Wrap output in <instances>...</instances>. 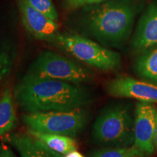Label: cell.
I'll list each match as a JSON object with an SVG mask.
<instances>
[{"instance_id":"7c38bea8","label":"cell","mask_w":157,"mask_h":157,"mask_svg":"<svg viewBox=\"0 0 157 157\" xmlns=\"http://www.w3.org/2000/svg\"><path fill=\"white\" fill-rule=\"evenodd\" d=\"M29 133L41 140L49 148L62 155H66L72 151L77 150L78 145L74 137L50 133L36 132L29 129Z\"/></svg>"},{"instance_id":"9c48e42d","label":"cell","mask_w":157,"mask_h":157,"mask_svg":"<svg viewBox=\"0 0 157 157\" xmlns=\"http://www.w3.org/2000/svg\"><path fill=\"white\" fill-rule=\"evenodd\" d=\"M19 8L23 25L29 33L38 39L52 41L58 34L56 21L35 9L27 0H19Z\"/></svg>"},{"instance_id":"30bf717a","label":"cell","mask_w":157,"mask_h":157,"mask_svg":"<svg viewBox=\"0 0 157 157\" xmlns=\"http://www.w3.org/2000/svg\"><path fill=\"white\" fill-rule=\"evenodd\" d=\"M133 48L143 50L157 44V5L148 7L138 22L133 36Z\"/></svg>"},{"instance_id":"ffe728a7","label":"cell","mask_w":157,"mask_h":157,"mask_svg":"<svg viewBox=\"0 0 157 157\" xmlns=\"http://www.w3.org/2000/svg\"><path fill=\"white\" fill-rule=\"evenodd\" d=\"M63 157H84L81 153L77 151H72L68 153V154L64 155Z\"/></svg>"},{"instance_id":"44dd1931","label":"cell","mask_w":157,"mask_h":157,"mask_svg":"<svg viewBox=\"0 0 157 157\" xmlns=\"http://www.w3.org/2000/svg\"><path fill=\"white\" fill-rule=\"evenodd\" d=\"M155 147L157 148V118H156V131H155V140H154Z\"/></svg>"},{"instance_id":"7a4b0ae2","label":"cell","mask_w":157,"mask_h":157,"mask_svg":"<svg viewBox=\"0 0 157 157\" xmlns=\"http://www.w3.org/2000/svg\"><path fill=\"white\" fill-rule=\"evenodd\" d=\"M135 11L126 0H115L93 7L86 15L84 25L94 38L103 44H117L129 36Z\"/></svg>"},{"instance_id":"2e32d148","label":"cell","mask_w":157,"mask_h":157,"mask_svg":"<svg viewBox=\"0 0 157 157\" xmlns=\"http://www.w3.org/2000/svg\"><path fill=\"white\" fill-rule=\"evenodd\" d=\"M13 65V57L9 49L0 45V87L8 76Z\"/></svg>"},{"instance_id":"6da1fadb","label":"cell","mask_w":157,"mask_h":157,"mask_svg":"<svg viewBox=\"0 0 157 157\" xmlns=\"http://www.w3.org/2000/svg\"><path fill=\"white\" fill-rule=\"evenodd\" d=\"M14 98L25 112L71 111L82 108L91 96L80 84L25 74L16 84Z\"/></svg>"},{"instance_id":"ba28073f","label":"cell","mask_w":157,"mask_h":157,"mask_svg":"<svg viewBox=\"0 0 157 157\" xmlns=\"http://www.w3.org/2000/svg\"><path fill=\"white\" fill-rule=\"evenodd\" d=\"M106 90L114 98H134L143 102L157 103V86L127 76H119L108 82Z\"/></svg>"},{"instance_id":"4fadbf2b","label":"cell","mask_w":157,"mask_h":157,"mask_svg":"<svg viewBox=\"0 0 157 157\" xmlns=\"http://www.w3.org/2000/svg\"><path fill=\"white\" fill-rule=\"evenodd\" d=\"M16 113L10 88H6L0 97V136L13 130L16 124Z\"/></svg>"},{"instance_id":"d6986e66","label":"cell","mask_w":157,"mask_h":157,"mask_svg":"<svg viewBox=\"0 0 157 157\" xmlns=\"http://www.w3.org/2000/svg\"><path fill=\"white\" fill-rule=\"evenodd\" d=\"M0 157H16L11 148L3 143H0Z\"/></svg>"},{"instance_id":"5b68a950","label":"cell","mask_w":157,"mask_h":157,"mask_svg":"<svg viewBox=\"0 0 157 157\" xmlns=\"http://www.w3.org/2000/svg\"><path fill=\"white\" fill-rule=\"evenodd\" d=\"M23 121L29 129L76 137L88 121V113L83 108L65 111L29 113L23 115Z\"/></svg>"},{"instance_id":"e0dca14e","label":"cell","mask_w":157,"mask_h":157,"mask_svg":"<svg viewBox=\"0 0 157 157\" xmlns=\"http://www.w3.org/2000/svg\"><path fill=\"white\" fill-rule=\"evenodd\" d=\"M27 1L37 10L42 12L52 21L57 22L58 15L52 0H27Z\"/></svg>"},{"instance_id":"277c9868","label":"cell","mask_w":157,"mask_h":157,"mask_svg":"<svg viewBox=\"0 0 157 157\" xmlns=\"http://www.w3.org/2000/svg\"><path fill=\"white\" fill-rule=\"evenodd\" d=\"M52 41L77 60L98 69L115 70L121 64L119 53L79 35L57 34Z\"/></svg>"},{"instance_id":"52a82bcc","label":"cell","mask_w":157,"mask_h":157,"mask_svg":"<svg viewBox=\"0 0 157 157\" xmlns=\"http://www.w3.org/2000/svg\"><path fill=\"white\" fill-rule=\"evenodd\" d=\"M157 109L151 103L140 101L137 104L134 123L133 146L144 155L150 156L155 150Z\"/></svg>"},{"instance_id":"ac0fdd59","label":"cell","mask_w":157,"mask_h":157,"mask_svg":"<svg viewBox=\"0 0 157 157\" xmlns=\"http://www.w3.org/2000/svg\"><path fill=\"white\" fill-rule=\"evenodd\" d=\"M106 0H66V6L72 9H76L83 6L99 4Z\"/></svg>"},{"instance_id":"3957f363","label":"cell","mask_w":157,"mask_h":157,"mask_svg":"<svg viewBox=\"0 0 157 157\" xmlns=\"http://www.w3.org/2000/svg\"><path fill=\"white\" fill-rule=\"evenodd\" d=\"M134 123L127 105L107 107L96 118L92 138L102 146L127 147L134 144Z\"/></svg>"},{"instance_id":"5bb4252c","label":"cell","mask_w":157,"mask_h":157,"mask_svg":"<svg viewBox=\"0 0 157 157\" xmlns=\"http://www.w3.org/2000/svg\"><path fill=\"white\" fill-rule=\"evenodd\" d=\"M135 68L142 78L157 82V48L139 57L135 62Z\"/></svg>"},{"instance_id":"8992f818","label":"cell","mask_w":157,"mask_h":157,"mask_svg":"<svg viewBox=\"0 0 157 157\" xmlns=\"http://www.w3.org/2000/svg\"><path fill=\"white\" fill-rule=\"evenodd\" d=\"M26 74L75 84L85 83L91 79L87 68L52 51H44L39 54L29 66Z\"/></svg>"},{"instance_id":"9a60e30c","label":"cell","mask_w":157,"mask_h":157,"mask_svg":"<svg viewBox=\"0 0 157 157\" xmlns=\"http://www.w3.org/2000/svg\"><path fill=\"white\" fill-rule=\"evenodd\" d=\"M90 157H145L143 153L134 146L132 147L104 148L95 151Z\"/></svg>"},{"instance_id":"8fae6325","label":"cell","mask_w":157,"mask_h":157,"mask_svg":"<svg viewBox=\"0 0 157 157\" xmlns=\"http://www.w3.org/2000/svg\"><path fill=\"white\" fill-rule=\"evenodd\" d=\"M10 142L21 157H63L29 133H15L9 137Z\"/></svg>"}]
</instances>
